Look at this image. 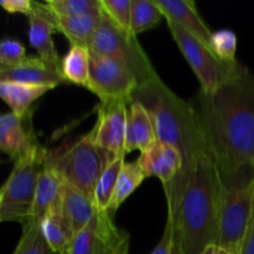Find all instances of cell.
<instances>
[{
  "mask_svg": "<svg viewBox=\"0 0 254 254\" xmlns=\"http://www.w3.org/2000/svg\"><path fill=\"white\" fill-rule=\"evenodd\" d=\"M2 9L10 14H24L30 16L34 11V1L31 0H1L0 1Z\"/></svg>",
  "mask_w": 254,
  "mask_h": 254,
  "instance_id": "obj_34",
  "label": "cell"
},
{
  "mask_svg": "<svg viewBox=\"0 0 254 254\" xmlns=\"http://www.w3.org/2000/svg\"><path fill=\"white\" fill-rule=\"evenodd\" d=\"M54 89L49 86H31V84L14 83V82H0V96L9 106L11 112L19 117H25L30 113V107L35 101Z\"/></svg>",
  "mask_w": 254,
  "mask_h": 254,
  "instance_id": "obj_21",
  "label": "cell"
},
{
  "mask_svg": "<svg viewBox=\"0 0 254 254\" xmlns=\"http://www.w3.org/2000/svg\"><path fill=\"white\" fill-rule=\"evenodd\" d=\"M103 12L123 31L131 34L133 0H101Z\"/></svg>",
  "mask_w": 254,
  "mask_h": 254,
  "instance_id": "obj_30",
  "label": "cell"
},
{
  "mask_svg": "<svg viewBox=\"0 0 254 254\" xmlns=\"http://www.w3.org/2000/svg\"><path fill=\"white\" fill-rule=\"evenodd\" d=\"M174 222L171 218L168 217L165 230H164L163 237L155 248L149 254H173L174 250Z\"/></svg>",
  "mask_w": 254,
  "mask_h": 254,
  "instance_id": "obj_33",
  "label": "cell"
},
{
  "mask_svg": "<svg viewBox=\"0 0 254 254\" xmlns=\"http://www.w3.org/2000/svg\"><path fill=\"white\" fill-rule=\"evenodd\" d=\"M174 250L173 254H186L185 248H184V242H183V236H181L180 230L176 227V225L174 223Z\"/></svg>",
  "mask_w": 254,
  "mask_h": 254,
  "instance_id": "obj_36",
  "label": "cell"
},
{
  "mask_svg": "<svg viewBox=\"0 0 254 254\" xmlns=\"http://www.w3.org/2000/svg\"><path fill=\"white\" fill-rule=\"evenodd\" d=\"M129 104L123 102L101 104L94 128V143L112 155H126Z\"/></svg>",
  "mask_w": 254,
  "mask_h": 254,
  "instance_id": "obj_10",
  "label": "cell"
},
{
  "mask_svg": "<svg viewBox=\"0 0 254 254\" xmlns=\"http://www.w3.org/2000/svg\"><path fill=\"white\" fill-rule=\"evenodd\" d=\"M240 254H254V213Z\"/></svg>",
  "mask_w": 254,
  "mask_h": 254,
  "instance_id": "obj_35",
  "label": "cell"
},
{
  "mask_svg": "<svg viewBox=\"0 0 254 254\" xmlns=\"http://www.w3.org/2000/svg\"><path fill=\"white\" fill-rule=\"evenodd\" d=\"M202 126L223 189L254 179V74L247 67L191 103Z\"/></svg>",
  "mask_w": 254,
  "mask_h": 254,
  "instance_id": "obj_1",
  "label": "cell"
},
{
  "mask_svg": "<svg viewBox=\"0 0 254 254\" xmlns=\"http://www.w3.org/2000/svg\"><path fill=\"white\" fill-rule=\"evenodd\" d=\"M113 223L112 213L98 210L91 222L74 235L66 254H101Z\"/></svg>",
  "mask_w": 254,
  "mask_h": 254,
  "instance_id": "obj_17",
  "label": "cell"
},
{
  "mask_svg": "<svg viewBox=\"0 0 254 254\" xmlns=\"http://www.w3.org/2000/svg\"><path fill=\"white\" fill-rule=\"evenodd\" d=\"M136 163L145 178H158L163 183L164 190L178 181L184 168L183 156L178 149L160 140L140 153Z\"/></svg>",
  "mask_w": 254,
  "mask_h": 254,
  "instance_id": "obj_11",
  "label": "cell"
},
{
  "mask_svg": "<svg viewBox=\"0 0 254 254\" xmlns=\"http://www.w3.org/2000/svg\"><path fill=\"white\" fill-rule=\"evenodd\" d=\"M129 243L130 238L128 232L121 230L113 223L109 228L101 254H129Z\"/></svg>",
  "mask_w": 254,
  "mask_h": 254,
  "instance_id": "obj_32",
  "label": "cell"
},
{
  "mask_svg": "<svg viewBox=\"0 0 254 254\" xmlns=\"http://www.w3.org/2000/svg\"><path fill=\"white\" fill-rule=\"evenodd\" d=\"M89 49L129 69L135 76L139 86L159 76L136 36L119 29L104 12L92 37Z\"/></svg>",
  "mask_w": 254,
  "mask_h": 254,
  "instance_id": "obj_6",
  "label": "cell"
},
{
  "mask_svg": "<svg viewBox=\"0 0 254 254\" xmlns=\"http://www.w3.org/2000/svg\"><path fill=\"white\" fill-rule=\"evenodd\" d=\"M168 20V27L170 30L173 39L175 40L179 50L183 52L186 61L189 62L196 77L200 81L201 92L211 93L218 87L230 81L241 69L242 64L240 62L227 64L216 56L208 45L198 40L189 31L174 22Z\"/></svg>",
  "mask_w": 254,
  "mask_h": 254,
  "instance_id": "obj_7",
  "label": "cell"
},
{
  "mask_svg": "<svg viewBox=\"0 0 254 254\" xmlns=\"http://www.w3.org/2000/svg\"><path fill=\"white\" fill-rule=\"evenodd\" d=\"M61 197V196H60ZM45 240L57 254H66L71 246L74 233L62 210L61 201H57L40 221Z\"/></svg>",
  "mask_w": 254,
  "mask_h": 254,
  "instance_id": "obj_19",
  "label": "cell"
},
{
  "mask_svg": "<svg viewBox=\"0 0 254 254\" xmlns=\"http://www.w3.org/2000/svg\"><path fill=\"white\" fill-rule=\"evenodd\" d=\"M14 254H57L41 232L40 222L30 221L22 226V235Z\"/></svg>",
  "mask_w": 254,
  "mask_h": 254,
  "instance_id": "obj_28",
  "label": "cell"
},
{
  "mask_svg": "<svg viewBox=\"0 0 254 254\" xmlns=\"http://www.w3.org/2000/svg\"><path fill=\"white\" fill-rule=\"evenodd\" d=\"M45 5L59 16H98L103 14L101 0H47Z\"/></svg>",
  "mask_w": 254,
  "mask_h": 254,
  "instance_id": "obj_27",
  "label": "cell"
},
{
  "mask_svg": "<svg viewBox=\"0 0 254 254\" xmlns=\"http://www.w3.org/2000/svg\"><path fill=\"white\" fill-rule=\"evenodd\" d=\"M113 156L97 146L91 131L64 148L47 150L45 165L56 171L62 181L93 198L101 174Z\"/></svg>",
  "mask_w": 254,
  "mask_h": 254,
  "instance_id": "obj_4",
  "label": "cell"
},
{
  "mask_svg": "<svg viewBox=\"0 0 254 254\" xmlns=\"http://www.w3.org/2000/svg\"><path fill=\"white\" fill-rule=\"evenodd\" d=\"M201 254H231V253L227 252V251H225L223 248H221L220 246L211 245L208 246V247L206 248V250Z\"/></svg>",
  "mask_w": 254,
  "mask_h": 254,
  "instance_id": "obj_37",
  "label": "cell"
},
{
  "mask_svg": "<svg viewBox=\"0 0 254 254\" xmlns=\"http://www.w3.org/2000/svg\"><path fill=\"white\" fill-rule=\"evenodd\" d=\"M138 87L135 76L129 69L91 50V76L87 89L98 97L101 104L116 102L130 104Z\"/></svg>",
  "mask_w": 254,
  "mask_h": 254,
  "instance_id": "obj_9",
  "label": "cell"
},
{
  "mask_svg": "<svg viewBox=\"0 0 254 254\" xmlns=\"http://www.w3.org/2000/svg\"><path fill=\"white\" fill-rule=\"evenodd\" d=\"M156 140L158 138L150 114L140 102L131 101L129 104L127 126V154L134 150H140V153H143L154 145Z\"/></svg>",
  "mask_w": 254,
  "mask_h": 254,
  "instance_id": "obj_16",
  "label": "cell"
},
{
  "mask_svg": "<svg viewBox=\"0 0 254 254\" xmlns=\"http://www.w3.org/2000/svg\"><path fill=\"white\" fill-rule=\"evenodd\" d=\"M124 158H126V155L113 156L104 168L103 173L101 174V178H99L96 190H94L93 197L94 203L99 211L109 210V205H111L112 197H113L119 174H121L122 169L126 164Z\"/></svg>",
  "mask_w": 254,
  "mask_h": 254,
  "instance_id": "obj_24",
  "label": "cell"
},
{
  "mask_svg": "<svg viewBox=\"0 0 254 254\" xmlns=\"http://www.w3.org/2000/svg\"><path fill=\"white\" fill-rule=\"evenodd\" d=\"M60 201L74 235L83 230L98 212L93 198L64 181L62 184Z\"/></svg>",
  "mask_w": 254,
  "mask_h": 254,
  "instance_id": "obj_18",
  "label": "cell"
},
{
  "mask_svg": "<svg viewBox=\"0 0 254 254\" xmlns=\"http://www.w3.org/2000/svg\"><path fill=\"white\" fill-rule=\"evenodd\" d=\"M26 49L14 39H5L0 44V68L11 67L26 59Z\"/></svg>",
  "mask_w": 254,
  "mask_h": 254,
  "instance_id": "obj_31",
  "label": "cell"
},
{
  "mask_svg": "<svg viewBox=\"0 0 254 254\" xmlns=\"http://www.w3.org/2000/svg\"><path fill=\"white\" fill-rule=\"evenodd\" d=\"M46 155V149L39 145L15 161L14 169L0 191V220L2 222H17L24 226L31 221L35 191Z\"/></svg>",
  "mask_w": 254,
  "mask_h": 254,
  "instance_id": "obj_5",
  "label": "cell"
},
{
  "mask_svg": "<svg viewBox=\"0 0 254 254\" xmlns=\"http://www.w3.org/2000/svg\"><path fill=\"white\" fill-rule=\"evenodd\" d=\"M31 127V114L19 117L12 112L0 118V149L10 159L17 161L39 146Z\"/></svg>",
  "mask_w": 254,
  "mask_h": 254,
  "instance_id": "obj_13",
  "label": "cell"
},
{
  "mask_svg": "<svg viewBox=\"0 0 254 254\" xmlns=\"http://www.w3.org/2000/svg\"><path fill=\"white\" fill-rule=\"evenodd\" d=\"M55 32H57V29L51 10L45 5V2L40 4L34 1V11L29 16V41L42 61L62 73V61H60L59 54L52 40V35Z\"/></svg>",
  "mask_w": 254,
  "mask_h": 254,
  "instance_id": "obj_12",
  "label": "cell"
},
{
  "mask_svg": "<svg viewBox=\"0 0 254 254\" xmlns=\"http://www.w3.org/2000/svg\"><path fill=\"white\" fill-rule=\"evenodd\" d=\"M154 2L161 10L166 19L173 20L186 31L210 46L212 32L198 14L195 1L192 0H154Z\"/></svg>",
  "mask_w": 254,
  "mask_h": 254,
  "instance_id": "obj_15",
  "label": "cell"
},
{
  "mask_svg": "<svg viewBox=\"0 0 254 254\" xmlns=\"http://www.w3.org/2000/svg\"><path fill=\"white\" fill-rule=\"evenodd\" d=\"M210 47L216 56L227 64H236V50H237V36L228 29L212 32Z\"/></svg>",
  "mask_w": 254,
  "mask_h": 254,
  "instance_id": "obj_29",
  "label": "cell"
},
{
  "mask_svg": "<svg viewBox=\"0 0 254 254\" xmlns=\"http://www.w3.org/2000/svg\"><path fill=\"white\" fill-rule=\"evenodd\" d=\"M164 14L155 5L154 0H133L130 30L134 36L158 26Z\"/></svg>",
  "mask_w": 254,
  "mask_h": 254,
  "instance_id": "obj_26",
  "label": "cell"
},
{
  "mask_svg": "<svg viewBox=\"0 0 254 254\" xmlns=\"http://www.w3.org/2000/svg\"><path fill=\"white\" fill-rule=\"evenodd\" d=\"M150 114L156 138L179 150L183 156V173L173 186L166 189L168 215L178 211L193 166L205 154L211 153L197 113L191 103L174 93L160 77L140 84L133 94Z\"/></svg>",
  "mask_w": 254,
  "mask_h": 254,
  "instance_id": "obj_2",
  "label": "cell"
},
{
  "mask_svg": "<svg viewBox=\"0 0 254 254\" xmlns=\"http://www.w3.org/2000/svg\"><path fill=\"white\" fill-rule=\"evenodd\" d=\"M223 186L212 154L193 166L175 215H168L183 236L186 254H201L217 243Z\"/></svg>",
  "mask_w": 254,
  "mask_h": 254,
  "instance_id": "obj_3",
  "label": "cell"
},
{
  "mask_svg": "<svg viewBox=\"0 0 254 254\" xmlns=\"http://www.w3.org/2000/svg\"><path fill=\"white\" fill-rule=\"evenodd\" d=\"M62 179L59 174L49 166L44 165L37 180L35 191L34 205L31 210V221H40L44 218L47 211L60 200L62 191Z\"/></svg>",
  "mask_w": 254,
  "mask_h": 254,
  "instance_id": "obj_20",
  "label": "cell"
},
{
  "mask_svg": "<svg viewBox=\"0 0 254 254\" xmlns=\"http://www.w3.org/2000/svg\"><path fill=\"white\" fill-rule=\"evenodd\" d=\"M102 15H98V16H93V15L59 16V15L54 14V21L57 31L64 34L71 42V45H81V46L89 47L92 37L101 21Z\"/></svg>",
  "mask_w": 254,
  "mask_h": 254,
  "instance_id": "obj_22",
  "label": "cell"
},
{
  "mask_svg": "<svg viewBox=\"0 0 254 254\" xmlns=\"http://www.w3.org/2000/svg\"><path fill=\"white\" fill-rule=\"evenodd\" d=\"M254 213V179L223 189L218 215L217 243L231 254H240Z\"/></svg>",
  "mask_w": 254,
  "mask_h": 254,
  "instance_id": "obj_8",
  "label": "cell"
},
{
  "mask_svg": "<svg viewBox=\"0 0 254 254\" xmlns=\"http://www.w3.org/2000/svg\"><path fill=\"white\" fill-rule=\"evenodd\" d=\"M61 71L64 79L82 87H88L91 76V50L88 46L71 45L64 57Z\"/></svg>",
  "mask_w": 254,
  "mask_h": 254,
  "instance_id": "obj_23",
  "label": "cell"
},
{
  "mask_svg": "<svg viewBox=\"0 0 254 254\" xmlns=\"http://www.w3.org/2000/svg\"><path fill=\"white\" fill-rule=\"evenodd\" d=\"M31 84V86H49L55 88L66 83L64 74L56 71L40 57H26L22 62L11 67L0 68V82Z\"/></svg>",
  "mask_w": 254,
  "mask_h": 254,
  "instance_id": "obj_14",
  "label": "cell"
},
{
  "mask_svg": "<svg viewBox=\"0 0 254 254\" xmlns=\"http://www.w3.org/2000/svg\"><path fill=\"white\" fill-rule=\"evenodd\" d=\"M144 179H146L145 175L143 174L141 169L139 168L136 160L124 164L123 169L119 174L116 189H114V193L113 197H112L111 205H109L108 212L114 216V213L121 207L122 203L141 185Z\"/></svg>",
  "mask_w": 254,
  "mask_h": 254,
  "instance_id": "obj_25",
  "label": "cell"
}]
</instances>
